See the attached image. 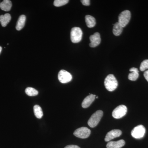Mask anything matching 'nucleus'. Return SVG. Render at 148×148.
<instances>
[{"label": "nucleus", "instance_id": "f257e3e1", "mask_svg": "<svg viewBox=\"0 0 148 148\" xmlns=\"http://www.w3.org/2000/svg\"><path fill=\"white\" fill-rule=\"evenodd\" d=\"M104 84L107 90L113 91L117 87L118 83L114 76L112 74H110L105 79Z\"/></svg>", "mask_w": 148, "mask_h": 148}, {"label": "nucleus", "instance_id": "f03ea898", "mask_svg": "<svg viewBox=\"0 0 148 148\" xmlns=\"http://www.w3.org/2000/svg\"><path fill=\"white\" fill-rule=\"evenodd\" d=\"M103 111L99 110L96 111L91 116L88 121V125L91 127H94L97 126L103 116Z\"/></svg>", "mask_w": 148, "mask_h": 148}, {"label": "nucleus", "instance_id": "7ed1b4c3", "mask_svg": "<svg viewBox=\"0 0 148 148\" xmlns=\"http://www.w3.org/2000/svg\"><path fill=\"white\" fill-rule=\"evenodd\" d=\"M82 30L79 27L72 28L71 32V39L72 42H79L82 39Z\"/></svg>", "mask_w": 148, "mask_h": 148}, {"label": "nucleus", "instance_id": "20e7f679", "mask_svg": "<svg viewBox=\"0 0 148 148\" xmlns=\"http://www.w3.org/2000/svg\"><path fill=\"white\" fill-rule=\"evenodd\" d=\"M131 18V13L129 10H125L122 12L119 16L118 23L123 28L126 27Z\"/></svg>", "mask_w": 148, "mask_h": 148}, {"label": "nucleus", "instance_id": "39448f33", "mask_svg": "<svg viewBox=\"0 0 148 148\" xmlns=\"http://www.w3.org/2000/svg\"><path fill=\"white\" fill-rule=\"evenodd\" d=\"M146 132V129L142 125H140L134 127L131 131V135L135 139H139L143 138Z\"/></svg>", "mask_w": 148, "mask_h": 148}, {"label": "nucleus", "instance_id": "423d86ee", "mask_svg": "<svg viewBox=\"0 0 148 148\" xmlns=\"http://www.w3.org/2000/svg\"><path fill=\"white\" fill-rule=\"evenodd\" d=\"M127 112V108L124 105L118 106L113 111L112 116L114 118L119 119L125 115Z\"/></svg>", "mask_w": 148, "mask_h": 148}, {"label": "nucleus", "instance_id": "0eeeda50", "mask_svg": "<svg viewBox=\"0 0 148 148\" xmlns=\"http://www.w3.org/2000/svg\"><path fill=\"white\" fill-rule=\"evenodd\" d=\"M90 129L86 127H82L76 130L73 134L77 138L85 139L90 136Z\"/></svg>", "mask_w": 148, "mask_h": 148}, {"label": "nucleus", "instance_id": "6e6552de", "mask_svg": "<svg viewBox=\"0 0 148 148\" xmlns=\"http://www.w3.org/2000/svg\"><path fill=\"white\" fill-rule=\"evenodd\" d=\"M73 77L71 74L65 70H62L58 73V79L62 84L69 83L72 80Z\"/></svg>", "mask_w": 148, "mask_h": 148}, {"label": "nucleus", "instance_id": "1a4fd4ad", "mask_svg": "<svg viewBox=\"0 0 148 148\" xmlns=\"http://www.w3.org/2000/svg\"><path fill=\"white\" fill-rule=\"evenodd\" d=\"M90 42L89 46L91 47H95L98 46L101 42V36L98 32L95 33L94 34L91 35L90 37Z\"/></svg>", "mask_w": 148, "mask_h": 148}, {"label": "nucleus", "instance_id": "9d476101", "mask_svg": "<svg viewBox=\"0 0 148 148\" xmlns=\"http://www.w3.org/2000/svg\"><path fill=\"white\" fill-rule=\"evenodd\" d=\"M121 134V131L120 130H113L107 133L105 138V141L109 142L114 138L119 137Z\"/></svg>", "mask_w": 148, "mask_h": 148}, {"label": "nucleus", "instance_id": "9b49d317", "mask_svg": "<svg viewBox=\"0 0 148 148\" xmlns=\"http://www.w3.org/2000/svg\"><path fill=\"white\" fill-rule=\"evenodd\" d=\"M95 95L92 94H89V95L86 97L83 101L82 106L84 108H88L92 104V102L95 100Z\"/></svg>", "mask_w": 148, "mask_h": 148}, {"label": "nucleus", "instance_id": "f8f14e48", "mask_svg": "<svg viewBox=\"0 0 148 148\" xmlns=\"http://www.w3.org/2000/svg\"><path fill=\"white\" fill-rule=\"evenodd\" d=\"M125 145L124 140H121L114 142L111 141L107 144L106 147L107 148H121Z\"/></svg>", "mask_w": 148, "mask_h": 148}, {"label": "nucleus", "instance_id": "ddd939ff", "mask_svg": "<svg viewBox=\"0 0 148 148\" xmlns=\"http://www.w3.org/2000/svg\"><path fill=\"white\" fill-rule=\"evenodd\" d=\"M11 19V16L8 13L5 14L4 15L0 16V22L3 27H5L9 23Z\"/></svg>", "mask_w": 148, "mask_h": 148}, {"label": "nucleus", "instance_id": "4468645a", "mask_svg": "<svg viewBox=\"0 0 148 148\" xmlns=\"http://www.w3.org/2000/svg\"><path fill=\"white\" fill-rule=\"evenodd\" d=\"M130 71L132 73L128 75V79L131 81L136 80L139 77V71L138 69L135 68H131L130 69Z\"/></svg>", "mask_w": 148, "mask_h": 148}, {"label": "nucleus", "instance_id": "2eb2a0df", "mask_svg": "<svg viewBox=\"0 0 148 148\" xmlns=\"http://www.w3.org/2000/svg\"><path fill=\"white\" fill-rule=\"evenodd\" d=\"M26 20V17L25 15H21L19 16L16 26V29L17 31H20L24 28Z\"/></svg>", "mask_w": 148, "mask_h": 148}, {"label": "nucleus", "instance_id": "dca6fc26", "mask_svg": "<svg viewBox=\"0 0 148 148\" xmlns=\"http://www.w3.org/2000/svg\"><path fill=\"white\" fill-rule=\"evenodd\" d=\"M12 6V3L10 0H4L0 3V8L5 11H9Z\"/></svg>", "mask_w": 148, "mask_h": 148}, {"label": "nucleus", "instance_id": "f3484780", "mask_svg": "<svg viewBox=\"0 0 148 148\" xmlns=\"http://www.w3.org/2000/svg\"><path fill=\"white\" fill-rule=\"evenodd\" d=\"M85 21L86 25L88 28H92L95 27L96 24L95 18L90 15H87L85 16Z\"/></svg>", "mask_w": 148, "mask_h": 148}, {"label": "nucleus", "instance_id": "a211bd4d", "mask_svg": "<svg viewBox=\"0 0 148 148\" xmlns=\"http://www.w3.org/2000/svg\"><path fill=\"white\" fill-rule=\"evenodd\" d=\"M123 28L118 22L114 24L113 29V33L114 34L115 36H120L122 32Z\"/></svg>", "mask_w": 148, "mask_h": 148}, {"label": "nucleus", "instance_id": "6ab92c4d", "mask_svg": "<svg viewBox=\"0 0 148 148\" xmlns=\"http://www.w3.org/2000/svg\"><path fill=\"white\" fill-rule=\"evenodd\" d=\"M34 111L36 117L38 119H41L42 117L43 114L42 109L38 105H35L34 107Z\"/></svg>", "mask_w": 148, "mask_h": 148}, {"label": "nucleus", "instance_id": "aec40b11", "mask_svg": "<svg viewBox=\"0 0 148 148\" xmlns=\"http://www.w3.org/2000/svg\"><path fill=\"white\" fill-rule=\"evenodd\" d=\"M25 92L29 96H35L38 94V91L32 87H27L25 89Z\"/></svg>", "mask_w": 148, "mask_h": 148}, {"label": "nucleus", "instance_id": "412c9836", "mask_svg": "<svg viewBox=\"0 0 148 148\" xmlns=\"http://www.w3.org/2000/svg\"><path fill=\"white\" fill-rule=\"evenodd\" d=\"M68 0H55L53 5L56 7H61L69 3Z\"/></svg>", "mask_w": 148, "mask_h": 148}, {"label": "nucleus", "instance_id": "4be33fe9", "mask_svg": "<svg viewBox=\"0 0 148 148\" xmlns=\"http://www.w3.org/2000/svg\"><path fill=\"white\" fill-rule=\"evenodd\" d=\"M148 69V60H144V61L141 63L140 66V70L142 71H145L146 69Z\"/></svg>", "mask_w": 148, "mask_h": 148}, {"label": "nucleus", "instance_id": "5701e85b", "mask_svg": "<svg viewBox=\"0 0 148 148\" xmlns=\"http://www.w3.org/2000/svg\"><path fill=\"white\" fill-rule=\"evenodd\" d=\"M83 5L88 6L90 5V1L89 0H82L81 1Z\"/></svg>", "mask_w": 148, "mask_h": 148}, {"label": "nucleus", "instance_id": "b1692460", "mask_svg": "<svg viewBox=\"0 0 148 148\" xmlns=\"http://www.w3.org/2000/svg\"><path fill=\"white\" fill-rule=\"evenodd\" d=\"M64 148H80L78 146L75 145H70L66 146Z\"/></svg>", "mask_w": 148, "mask_h": 148}, {"label": "nucleus", "instance_id": "393cba45", "mask_svg": "<svg viewBox=\"0 0 148 148\" xmlns=\"http://www.w3.org/2000/svg\"><path fill=\"white\" fill-rule=\"evenodd\" d=\"M144 76L145 79L147 80V81L148 82V70L146 71L144 73Z\"/></svg>", "mask_w": 148, "mask_h": 148}, {"label": "nucleus", "instance_id": "a878e982", "mask_svg": "<svg viewBox=\"0 0 148 148\" xmlns=\"http://www.w3.org/2000/svg\"><path fill=\"white\" fill-rule=\"evenodd\" d=\"M2 50V48L0 46V54H1V52Z\"/></svg>", "mask_w": 148, "mask_h": 148}, {"label": "nucleus", "instance_id": "bb28decb", "mask_svg": "<svg viewBox=\"0 0 148 148\" xmlns=\"http://www.w3.org/2000/svg\"><path fill=\"white\" fill-rule=\"evenodd\" d=\"M96 99H98V96H96Z\"/></svg>", "mask_w": 148, "mask_h": 148}]
</instances>
